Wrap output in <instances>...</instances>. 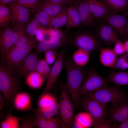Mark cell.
Here are the masks:
<instances>
[{"label": "cell", "mask_w": 128, "mask_h": 128, "mask_svg": "<svg viewBox=\"0 0 128 128\" xmlns=\"http://www.w3.org/2000/svg\"><path fill=\"white\" fill-rule=\"evenodd\" d=\"M64 66L66 73V87L74 105L79 106L81 101L80 91L87 72L85 68L76 64L70 56L64 57Z\"/></svg>", "instance_id": "obj_1"}, {"label": "cell", "mask_w": 128, "mask_h": 128, "mask_svg": "<svg viewBox=\"0 0 128 128\" xmlns=\"http://www.w3.org/2000/svg\"><path fill=\"white\" fill-rule=\"evenodd\" d=\"M81 104L83 109L92 116L94 128H112V121L107 119V111L106 105L87 97L81 100Z\"/></svg>", "instance_id": "obj_2"}, {"label": "cell", "mask_w": 128, "mask_h": 128, "mask_svg": "<svg viewBox=\"0 0 128 128\" xmlns=\"http://www.w3.org/2000/svg\"><path fill=\"white\" fill-rule=\"evenodd\" d=\"M20 83L13 71L2 63L0 64V90L6 105L11 103L14 94L20 91Z\"/></svg>", "instance_id": "obj_3"}, {"label": "cell", "mask_w": 128, "mask_h": 128, "mask_svg": "<svg viewBox=\"0 0 128 128\" xmlns=\"http://www.w3.org/2000/svg\"><path fill=\"white\" fill-rule=\"evenodd\" d=\"M84 95V98L93 99L105 105L109 103H113L127 101V96L124 91L119 87L115 85H108L95 92Z\"/></svg>", "instance_id": "obj_4"}, {"label": "cell", "mask_w": 128, "mask_h": 128, "mask_svg": "<svg viewBox=\"0 0 128 128\" xmlns=\"http://www.w3.org/2000/svg\"><path fill=\"white\" fill-rule=\"evenodd\" d=\"M37 40L30 37L25 44L14 47L2 56L4 61L13 71L23 60L28 54L37 44Z\"/></svg>", "instance_id": "obj_5"}, {"label": "cell", "mask_w": 128, "mask_h": 128, "mask_svg": "<svg viewBox=\"0 0 128 128\" xmlns=\"http://www.w3.org/2000/svg\"><path fill=\"white\" fill-rule=\"evenodd\" d=\"M70 45L89 53L96 51L99 46L96 37L93 33L81 30L72 34Z\"/></svg>", "instance_id": "obj_6"}, {"label": "cell", "mask_w": 128, "mask_h": 128, "mask_svg": "<svg viewBox=\"0 0 128 128\" xmlns=\"http://www.w3.org/2000/svg\"><path fill=\"white\" fill-rule=\"evenodd\" d=\"M61 93L59 98V110L61 119L67 127L70 126L73 119V105L65 83L60 82Z\"/></svg>", "instance_id": "obj_7"}, {"label": "cell", "mask_w": 128, "mask_h": 128, "mask_svg": "<svg viewBox=\"0 0 128 128\" xmlns=\"http://www.w3.org/2000/svg\"><path fill=\"white\" fill-rule=\"evenodd\" d=\"M110 82L99 75L94 68L87 72L81 87L79 95L81 96L95 92L108 86Z\"/></svg>", "instance_id": "obj_8"}, {"label": "cell", "mask_w": 128, "mask_h": 128, "mask_svg": "<svg viewBox=\"0 0 128 128\" xmlns=\"http://www.w3.org/2000/svg\"><path fill=\"white\" fill-rule=\"evenodd\" d=\"M66 48H63L58 54L47 78L46 84L43 93H50L54 87L64 66V60Z\"/></svg>", "instance_id": "obj_9"}, {"label": "cell", "mask_w": 128, "mask_h": 128, "mask_svg": "<svg viewBox=\"0 0 128 128\" xmlns=\"http://www.w3.org/2000/svg\"><path fill=\"white\" fill-rule=\"evenodd\" d=\"M71 37L72 34L69 31L64 32L62 36L59 39L40 42L35 47V50L40 53L61 48H66L70 45Z\"/></svg>", "instance_id": "obj_10"}, {"label": "cell", "mask_w": 128, "mask_h": 128, "mask_svg": "<svg viewBox=\"0 0 128 128\" xmlns=\"http://www.w3.org/2000/svg\"><path fill=\"white\" fill-rule=\"evenodd\" d=\"M8 7L11 13L10 21L16 27H23L28 21L29 16L28 9L26 7L15 4H9Z\"/></svg>", "instance_id": "obj_11"}, {"label": "cell", "mask_w": 128, "mask_h": 128, "mask_svg": "<svg viewBox=\"0 0 128 128\" xmlns=\"http://www.w3.org/2000/svg\"><path fill=\"white\" fill-rule=\"evenodd\" d=\"M79 14L81 26L91 27L93 26L96 19L91 13L87 0H73Z\"/></svg>", "instance_id": "obj_12"}, {"label": "cell", "mask_w": 128, "mask_h": 128, "mask_svg": "<svg viewBox=\"0 0 128 128\" xmlns=\"http://www.w3.org/2000/svg\"><path fill=\"white\" fill-rule=\"evenodd\" d=\"M127 101L112 103L109 110V119L115 123L122 122L128 119V103Z\"/></svg>", "instance_id": "obj_13"}, {"label": "cell", "mask_w": 128, "mask_h": 128, "mask_svg": "<svg viewBox=\"0 0 128 128\" xmlns=\"http://www.w3.org/2000/svg\"><path fill=\"white\" fill-rule=\"evenodd\" d=\"M38 55L35 52L27 55L18 66L15 70L22 76H26L35 71L38 61Z\"/></svg>", "instance_id": "obj_14"}, {"label": "cell", "mask_w": 128, "mask_h": 128, "mask_svg": "<svg viewBox=\"0 0 128 128\" xmlns=\"http://www.w3.org/2000/svg\"><path fill=\"white\" fill-rule=\"evenodd\" d=\"M104 19L106 23L117 30L122 37L126 36L128 19L125 16L110 14Z\"/></svg>", "instance_id": "obj_15"}, {"label": "cell", "mask_w": 128, "mask_h": 128, "mask_svg": "<svg viewBox=\"0 0 128 128\" xmlns=\"http://www.w3.org/2000/svg\"><path fill=\"white\" fill-rule=\"evenodd\" d=\"M11 103L14 108L18 111H25L29 110L32 106L31 96L27 92L19 91L13 96Z\"/></svg>", "instance_id": "obj_16"}, {"label": "cell", "mask_w": 128, "mask_h": 128, "mask_svg": "<svg viewBox=\"0 0 128 128\" xmlns=\"http://www.w3.org/2000/svg\"><path fill=\"white\" fill-rule=\"evenodd\" d=\"M97 32L101 40L108 45L115 44L119 40L114 29L105 22L100 25L97 29Z\"/></svg>", "instance_id": "obj_17"}, {"label": "cell", "mask_w": 128, "mask_h": 128, "mask_svg": "<svg viewBox=\"0 0 128 128\" xmlns=\"http://www.w3.org/2000/svg\"><path fill=\"white\" fill-rule=\"evenodd\" d=\"M87 0L91 14L96 20L104 19L110 14V10L103 1Z\"/></svg>", "instance_id": "obj_18"}, {"label": "cell", "mask_w": 128, "mask_h": 128, "mask_svg": "<svg viewBox=\"0 0 128 128\" xmlns=\"http://www.w3.org/2000/svg\"><path fill=\"white\" fill-rule=\"evenodd\" d=\"M34 127L38 128H58L67 127L62 119L58 117L44 118L35 116Z\"/></svg>", "instance_id": "obj_19"}, {"label": "cell", "mask_w": 128, "mask_h": 128, "mask_svg": "<svg viewBox=\"0 0 128 128\" xmlns=\"http://www.w3.org/2000/svg\"><path fill=\"white\" fill-rule=\"evenodd\" d=\"M13 29L10 27L5 29L0 33V50L2 56L7 54L13 48L12 39Z\"/></svg>", "instance_id": "obj_20"}, {"label": "cell", "mask_w": 128, "mask_h": 128, "mask_svg": "<svg viewBox=\"0 0 128 128\" xmlns=\"http://www.w3.org/2000/svg\"><path fill=\"white\" fill-rule=\"evenodd\" d=\"M68 8L66 5L57 4L47 0H45L43 1L36 11H43L53 17Z\"/></svg>", "instance_id": "obj_21"}, {"label": "cell", "mask_w": 128, "mask_h": 128, "mask_svg": "<svg viewBox=\"0 0 128 128\" xmlns=\"http://www.w3.org/2000/svg\"><path fill=\"white\" fill-rule=\"evenodd\" d=\"M117 58V55L113 49L102 48L100 50V61L105 66L112 68Z\"/></svg>", "instance_id": "obj_22"}, {"label": "cell", "mask_w": 128, "mask_h": 128, "mask_svg": "<svg viewBox=\"0 0 128 128\" xmlns=\"http://www.w3.org/2000/svg\"><path fill=\"white\" fill-rule=\"evenodd\" d=\"M65 26L68 30L74 27L79 28L81 27L79 14L74 5H71L68 9L67 19Z\"/></svg>", "instance_id": "obj_23"}, {"label": "cell", "mask_w": 128, "mask_h": 128, "mask_svg": "<svg viewBox=\"0 0 128 128\" xmlns=\"http://www.w3.org/2000/svg\"><path fill=\"white\" fill-rule=\"evenodd\" d=\"M106 79L110 82L117 86L128 85V72L112 71Z\"/></svg>", "instance_id": "obj_24"}, {"label": "cell", "mask_w": 128, "mask_h": 128, "mask_svg": "<svg viewBox=\"0 0 128 128\" xmlns=\"http://www.w3.org/2000/svg\"><path fill=\"white\" fill-rule=\"evenodd\" d=\"M45 78L41 74L36 71L33 72L26 76L25 82L27 85L33 89H37L43 85Z\"/></svg>", "instance_id": "obj_25"}, {"label": "cell", "mask_w": 128, "mask_h": 128, "mask_svg": "<svg viewBox=\"0 0 128 128\" xmlns=\"http://www.w3.org/2000/svg\"><path fill=\"white\" fill-rule=\"evenodd\" d=\"M112 14L128 9V0H103Z\"/></svg>", "instance_id": "obj_26"}, {"label": "cell", "mask_w": 128, "mask_h": 128, "mask_svg": "<svg viewBox=\"0 0 128 128\" xmlns=\"http://www.w3.org/2000/svg\"><path fill=\"white\" fill-rule=\"evenodd\" d=\"M59 109V103L57 102L50 107L46 109L39 108L33 110L32 111L37 117L44 118H50L57 114Z\"/></svg>", "instance_id": "obj_27"}, {"label": "cell", "mask_w": 128, "mask_h": 128, "mask_svg": "<svg viewBox=\"0 0 128 128\" xmlns=\"http://www.w3.org/2000/svg\"><path fill=\"white\" fill-rule=\"evenodd\" d=\"M89 53L80 48H78L73 54L72 58L78 66L82 67L86 65L89 59Z\"/></svg>", "instance_id": "obj_28"}, {"label": "cell", "mask_w": 128, "mask_h": 128, "mask_svg": "<svg viewBox=\"0 0 128 128\" xmlns=\"http://www.w3.org/2000/svg\"><path fill=\"white\" fill-rule=\"evenodd\" d=\"M57 102L55 97L50 93H42L37 102L38 108L41 109L48 108Z\"/></svg>", "instance_id": "obj_29"}, {"label": "cell", "mask_w": 128, "mask_h": 128, "mask_svg": "<svg viewBox=\"0 0 128 128\" xmlns=\"http://www.w3.org/2000/svg\"><path fill=\"white\" fill-rule=\"evenodd\" d=\"M78 123L82 128H88L93 124V119L88 112H83L78 114L75 116L74 120Z\"/></svg>", "instance_id": "obj_30"}, {"label": "cell", "mask_w": 128, "mask_h": 128, "mask_svg": "<svg viewBox=\"0 0 128 128\" xmlns=\"http://www.w3.org/2000/svg\"><path fill=\"white\" fill-rule=\"evenodd\" d=\"M20 120L18 117L10 113L0 123L1 128H20Z\"/></svg>", "instance_id": "obj_31"}, {"label": "cell", "mask_w": 128, "mask_h": 128, "mask_svg": "<svg viewBox=\"0 0 128 128\" xmlns=\"http://www.w3.org/2000/svg\"><path fill=\"white\" fill-rule=\"evenodd\" d=\"M43 26L35 17L27 23L25 31L30 37H32L36 35L39 30L45 29Z\"/></svg>", "instance_id": "obj_32"}, {"label": "cell", "mask_w": 128, "mask_h": 128, "mask_svg": "<svg viewBox=\"0 0 128 128\" xmlns=\"http://www.w3.org/2000/svg\"><path fill=\"white\" fill-rule=\"evenodd\" d=\"M68 9L53 18L50 28H59L65 26L67 19Z\"/></svg>", "instance_id": "obj_33"}, {"label": "cell", "mask_w": 128, "mask_h": 128, "mask_svg": "<svg viewBox=\"0 0 128 128\" xmlns=\"http://www.w3.org/2000/svg\"><path fill=\"white\" fill-rule=\"evenodd\" d=\"M43 1L42 0H15L12 2L36 11Z\"/></svg>", "instance_id": "obj_34"}, {"label": "cell", "mask_w": 128, "mask_h": 128, "mask_svg": "<svg viewBox=\"0 0 128 128\" xmlns=\"http://www.w3.org/2000/svg\"><path fill=\"white\" fill-rule=\"evenodd\" d=\"M11 15L8 7L0 6V26L4 27L8 26L10 20Z\"/></svg>", "instance_id": "obj_35"}, {"label": "cell", "mask_w": 128, "mask_h": 128, "mask_svg": "<svg viewBox=\"0 0 128 128\" xmlns=\"http://www.w3.org/2000/svg\"><path fill=\"white\" fill-rule=\"evenodd\" d=\"M35 16L36 18L43 26L50 28L53 17L42 11H37Z\"/></svg>", "instance_id": "obj_36"}, {"label": "cell", "mask_w": 128, "mask_h": 128, "mask_svg": "<svg viewBox=\"0 0 128 128\" xmlns=\"http://www.w3.org/2000/svg\"><path fill=\"white\" fill-rule=\"evenodd\" d=\"M49 65L45 60L41 59L38 62L35 71L47 79L51 69Z\"/></svg>", "instance_id": "obj_37"}, {"label": "cell", "mask_w": 128, "mask_h": 128, "mask_svg": "<svg viewBox=\"0 0 128 128\" xmlns=\"http://www.w3.org/2000/svg\"><path fill=\"white\" fill-rule=\"evenodd\" d=\"M35 117H24L21 118L20 119V128H32L34 127L33 121Z\"/></svg>", "instance_id": "obj_38"}, {"label": "cell", "mask_w": 128, "mask_h": 128, "mask_svg": "<svg viewBox=\"0 0 128 128\" xmlns=\"http://www.w3.org/2000/svg\"><path fill=\"white\" fill-rule=\"evenodd\" d=\"M56 53L54 50H50L45 52V60L49 65H51L56 59Z\"/></svg>", "instance_id": "obj_39"}, {"label": "cell", "mask_w": 128, "mask_h": 128, "mask_svg": "<svg viewBox=\"0 0 128 128\" xmlns=\"http://www.w3.org/2000/svg\"><path fill=\"white\" fill-rule=\"evenodd\" d=\"M113 50L117 55H123L126 52L124 44L120 40L118 41L115 44Z\"/></svg>", "instance_id": "obj_40"}, {"label": "cell", "mask_w": 128, "mask_h": 128, "mask_svg": "<svg viewBox=\"0 0 128 128\" xmlns=\"http://www.w3.org/2000/svg\"><path fill=\"white\" fill-rule=\"evenodd\" d=\"M25 33V32L19 37L14 47L23 45L27 42L29 38L26 35Z\"/></svg>", "instance_id": "obj_41"}, {"label": "cell", "mask_w": 128, "mask_h": 128, "mask_svg": "<svg viewBox=\"0 0 128 128\" xmlns=\"http://www.w3.org/2000/svg\"><path fill=\"white\" fill-rule=\"evenodd\" d=\"M124 62L125 61L123 55L117 59L112 68L114 69L119 70Z\"/></svg>", "instance_id": "obj_42"}, {"label": "cell", "mask_w": 128, "mask_h": 128, "mask_svg": "<svg viewBox=\"0 0 128 128\" xmlns=\"http://www.w3.org/2000/svg\"><path fill=\"white\" fill-rule=\"evenodd\" d=\"M112 128H128V119L119 124L115 123L112 124Z\"/></svg>", "instance_id": "obj_43"}, {"label": "cell", "mask_w": 128, "mask_h": 128, "mask_svg": "<svg viewBox=\"0 0 128 128\" xmlns=\"http://www.w3.org/2000/svg\"><path fill=\"white\" fill-rule=\"evenodd\" d=\"M53 3L62 5H66L73 3V0H47Z\"/></svg>", "instance_id": "obj_44"}, {"label": "cell", "mask_w": 128, "mask_h": 128, "mask_svg": "<svg viewBox=\"0 0 128 128\" xmlns=\"http://www.w3.org/2000/svg\"><path fill=\"white\" fill-rule=\"evenodd\" d=\"M15 0H0V6H4L6 4L13 2Z\"/></svg>", "instance_id": "obj_45"}, {"label": "cell", "mask_w": 128, "mask_h": 128, "mask_svg": "<svg viewBox=\"0 0 128 128\" xmlns=\"http://www.w3.org/2000/svg\"><path fill=\"white\" fill-rule=\"evenodd\" d=\"M5 103V101L4 98H3L0 93V110H2L3 109L4 105Z\"/></svg>", "instance_id": "obj_46"}, {"label": "cell", "mask_w": 128, "mask_h": 128, "mask_svg": "<svg viewBox=\"0 0 128 128\" xmlns=\"http://www.w3.org/2000/svg\"><path fill=\"white\" fill-rule=\"evenodd\" d=\"M128 68V64L125 62L119 70H122Z\"/></svg>", "instance_id": "obj_47"}, {"label": "cell", "mask_w": 128, "mask_h": 128, "mask_svg": "<svg viewBox=\"0 0 128 128\" xmlns=\"http://www.w3.org/2000/svg\"><path fill=\"white\" fill-rule=\"evenodd\" d=\"M124 44L126 52L128 54V40L125 41Z\"/></svg>", "instance_id": "obj_48"}, {"label": "cell", "mask_w": 128, "mask_h": 128, "mask_svg": "<svg viewBox=\"0 0 128 128\" xmlns=\"http://www.w3.org/2000/svg\"><path fill=\"white\" fill-rule=\"evenodd\" d=\"M125 62L128 64V54L123 55Z\"/></svg>", "instance_id": "obj_49"}, {"label": "cell", "mask_w": 128, "mask_h": 128, "mask_svg": "<svg viewBox=\"0 0 128 128\" xmlns=\"http://www.w3.org/2000/svg\"><path fill=\"white\" fill-rule=\"evenodd\" d=\"M127 12H128V9L127 10ZM128 38V21H127V31H126V36Z\"/></svg>", "instance_id": "obj_50"}, {"label": "cell", "mask_w": 128, "mask_h": 128, "mask_svg": "<svg viewBox=\"0 0 128 128\" xmlns=\"http://www.w3.org/2000/svg\"></svg>", "instance_id": "obj_51"}]
</instances>
